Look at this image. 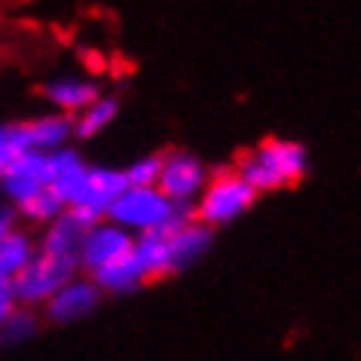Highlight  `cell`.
Returning <instances> with one entry per match:
<instances>
[{"instance_id": "cell-1", "label": "cell", "mask_w": 361, "mask_h": 361, "mask_svg": "<svg viewBox=\"0 0 361 361\" xmlns=\"http://www.w3.org/2000/svg\"><path fill=\"white\" fill-rule=\"evenodd\" d=\"M236 171L257 193L282 190V187L297 184V180L310 171V153L297 141L269 138L260 144V147L245 153V157L239 159Z\"/></svg>"}, {"instance_id": "cell-2", "label": "cell", "mask_w": 361, "mask_h": 361, "mask_svg": "<svg viewBox=\"0 0 361 361\" xmlns=\"http://www.w3.org/2000/svg\"><path fill=\"white\" fill-rule=\"evenodd\" d=\"M49 187L61 196V202H65L68 209H80V212H86L89 218L104 221L107 209H111L116 196L129 187V180H126L123 169L83 166V169H77L74 175L56 178Z\"/></svg>"}, {"instance_id": "cell-3", "label": "cell", "mask_w": 361, "mask_h": 361, "mask_svg": "<svg viewBox=\"0 0 361 361\" xmlns=\"http://www.w3.org/2000/svg\"><path fill=\"white\" fill-rule=\"evenodd\" d=\"M74 276H80V257L77 255H52V251L37 248L31 260L10 279L13 297L19 306H43L61 285H68Z\"/></svg>"}, {"instance_id": "cell-4", "label": "cell", "mask_w": 361, "mask_h": 361, "mask_svg": "<svg viewBox=\"0 0 361 361\" xmlns=\"http://www.w3.org/2000/svg\"><path fill=\"white\" fill-rule=\"evenodd\" d=\"M257 190L248 184L245 178L233 171H214L205 184V190L196 200V221L205 227H227L236 218H242L257 200Z\"/></svg>"}, {"instance_id": "cell-5", "label": "cell", "mask_w": 361, "mask_h": 361, "mask_svg": "<svg viewBox=\"0 0 361 361\" xmlns=\"http://www.w3.org/2000/svg\"><path fill=\"white\" fill-rule=\"evenodd\" d=\"M175 202L159 187H126L107 209V221L120 224L129 233H147L171 221Z\"/></svg>"}, {"instance_id": "cell-6", "label": "cell", "mask_w": 361, "mask_h": 361, "mask_svg": "<svg viewBox=\"0 0 361 361\" xmlns=\"http://www.w3.org/2000/svg\"><path fill=\"white\" fill-rule=\"evenodd\" d=\"M209 178L212 171L205 169V162L200 157H193L187 150H171L162 159L157 187L171 202H196L200 193L205 190V184H209Z\"/></svg>"}, {"instance_id": "cell-7", "label": "cell", "mask_w": 361, "mask_h": 361, "mask_svg": "<svg viewBox=\"0 0 361 361\" xmlns=\"http://www.w3.org/2000/svg\"><path fill=\"white\" fill-rule=\"evenodd\" d=\"M102 297L104 291L89 279H80L74 276L68 285H61L56 294L43 303V312H47V322L52 324H71V322H80L86 319L89 312H95L102 306Z\"/></svg>"}, {"instance_id": "cell-8", "label": "cell", "mask_w": 361, "mask_h": 361, "mask_svg": "<svg viewBox=\"0 0 361 361\" xmlns=\"http://www.w3.org/2000/svg\"><path fill=\"white\" fill-rule=\"evenodd\" d=\"M52 184V169H49V150H25L10 169L0 175V190L13 205L25 202L34 196L40 187Z\"/></svg>"}, {"instance_id": "cell-9", "label": "cell", "mask_w": 361, "mask_h": 361, "mask_svg": "<svg viewBox=\"0 0 361 361\" xmlns=\"http://www.w3.org/2000/svg\"><path fill=\"white\" fill-rule=\"evenodd\" d=\"M135 245V233L123 230L120 224L114 221H98L92 230L83 236V245H80V269H86V273H95L98 267L111 264L120 255H126Z\"/></svg>"}, {"instance_id": "cell-10", "label": "cell", "mask_w": 361, "mask_h": 361, "mask_svg": "<svg viewBox=\"0 0 361 361\" xmlns=\"http://www.w3.org/2000/svg\"><path fill=\"white\" fill-rule=\"evenodd\" d=\"M92 276V282L102 288L104 294H132L138 291L141 285H147V276H144V267L138 255H135V248H129L126 255H120L116 260H111V264L98 267Z\"/></svg>"}, {"instance_id": "cell-11", "label": "cell", "mask_w": 361, "mask_h": 361, "mask_svg": "<svg viewBox=\"0 0 361 361\" xmlns=\"http://www.w3.org/2000/svg\"><path fill=\"white\" fill-rule=\"evenodd\" d=\"M102 95V89L92 80H74V77H61L43 86V98L59 107L61 114H80L83 107H89L95 98Z\"/></svg>"}, {"instance_id": "cell-12", "label": "cell", "mask_w": 361, "mask_h": 361, "mask_svg": "<svg viewBox=\"0 0 361 361\" xmlns=\"http://www.w3.org/2000/svg\"><path fill=\"white\" fill-rule=\"evenodd\" d=\"M25 129H28L34 150H56V147H65V141L74 135V120H71V114H49V116L28 120Z\"/></svg>"}, {"instance_id": "cell-13", "label": "cell", "mask_w": 361, "mask_h": 361, "mask_svg": "<svg viewBox=\"0 0 361 361\" xmlns=\"http://www.w3.org/2000/svg\"><path fill=\"white\" fill-rule=\"evenodd\" d=\"M116 114H120V102H116L114 95H98L92 104L83 107V111L77 114V120H74V138L89 141V138H95V135H102L107 126L116 120Z\"/></svg>"}, {"instance_id": "cell-14", "label": "cell", "mask_w": 361, "mask_h": 361, "mask_svg": "<svg viewBox=\"0 0 361 361\" xmlns=\"http://www.w3.org/2000/svg\"><path fill=\"white\" fill-rule=\"evenodd\" d=\"M34 251H37V245H34L28 230L16 227V230L6 233V236H0V276L13 279L31 260Z\"/></svg>"}, {"instance_id": "cell-15", "label": "cell", "mask_w": 361, "mask_h": 361, "mask_svg": "<svg viewBox=\"0 0 361 361\" xmlns=\"http://www.w3.org/2000/svg\"><path fill=\"white\" fill-rule=\"evenodd\" d=\"M68 205L61 202V196L52 190V187H40L34 196H28L25 202L16 205V214H22V218L28 224H34V227H47V224L56 221Z\"/></svg>"}, {"instance_id": "cell-16", "label": "cell", "mask_w": 361, "mask_h": 361, "mask_svg": "<svg viewBox=\"0 0 361 361\" xmlns=\"http://www.w3.org/2000/svg\"><path fill=\"white\" fill-rule=\"evenodd\" d=\"M40 331V319L31 306H16V310L6 315V322L0 324V343L4 346H16V343L31 340L34 334Z\"/></svg>"}, {"instance_id": "cell-17", "label": "cell", "mask_w": 361, "mask_h": 361, "mask_svg": "<svg viewBox=\"0 0 361 361\" xmlns=\"http://www.w3.org/2000/svg\"><path fill=\"white\" fill-rule=\"evenodd\" d=\"M25 150H34L25 123H6V126H0V175H4V171L10 169Z\"/></svg>"}, {"instance_id": "cell-18", "label": "cell", "mask_w": 361, "mask_h": 361, "mask_svg": "<svg viewBox=\"0 0 361 361\" xmlns=\"http://www.w3.org/2000/svg\"><path fill=\"white\" fill-rule=\"evenodd\" d=\"M162 159H166V153H147V157L129 162V166L123 169L129 187H157L159 171H162Z\"/></svg>"}, {"instance_id": "cell-19", "label": "cell", "mask_w": 361, "mask_h": 361, "mask_svg": "<svg viewBox=\"0 0 361 361\" xmlns=\"http://www.w3.org/2000/svg\"><path fill=\"white\" fill-rule=\"evenodd\" d=\"M16 297H13V288L10 285H0V324L6 322V315H10L13 310H16Z\"/></svg>"}, {"instance_id": "cell-20", "label": "cell", "mask_w": 361, "mask_h": 361, "mask_svg": "<svg viewBox=\"0 0 361 361\" xmlns=\"http://www.w3.org/2000/svg\"><path fill=\"white\" fill-rule=\"evenodd\" d=\"M10 230H16V205H4L0 209V236H6Z\"/></svg>"}]
</instances>
